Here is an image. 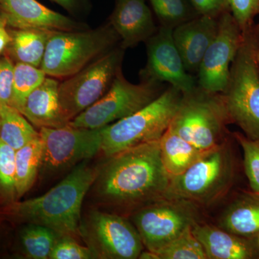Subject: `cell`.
Instances as JSON below:
<instances>
[{"mask_svg": "<svg viewBox=\"0 0 259 259\" xmlns=\"http://www.w3.org/2000/svg\"><path fill=\"white\" fill-rule=\"evenodd\" d=\"M107 158L98 166L92 187L100 203L138 209L166 197L171 177L162 162L159 141L127 148Z\"/></svg>", "mask_w": 259, "mask_h": 259, "instance_id": "obj_1", "label": "cell"}, {"mask_svg": "<svg viewBox=\"0 0 259 259\" xmlns=\"http://www.w3.org/2000/svg\"><path fill=\"white\" fill-rule=\"evenodd\" d=\"M88 161L76 165L47 193L12 202L3 212L22 222L47 227L60 236L79 237L83 201L98 174V166H90Z\"/></svg>", "mask_w": 259, "mask_h": 259, "instance_id": "obj_2", "label": "cell"}, {"mask_svg": "<svg viewBox=\"0 0 259 259\" xmlns=\"http://www.w3.org/2000/svg\"><path fill=\"white\" fill-rule=\"evenodd\" d=\"M242 32L241 44L222 95L232 123L239 126L247 138L259 142L258 24H252Z\"/></svg>", "mask_w": 259, "mask_h": 259, "instance_id": "obj_3", "label": "cell"}, {"mask_svg": "<svg viewBox=\"0 0 259 259\" xmlns=\"http://www.w3.org/2000/svg\"><path fill=\"white\" fill-rule=\"evenodd\" d=\"M236 174V158L224 141L202 153L185 172L171 177L166 197L207 205L231 188Z\"/></svg>", "mask_w": 259, "mask_h": 259, "instance_id": "obj_4", "label": "cell"}, {"mask_svg": "<svg viewBox=\"0 0 259 259\" xmlns=\"http://www.w3.org/2000/svg\"><path fill=\"white\" fill-rule=\"evenodd\" d=\"M182 93L170 86L133 115L102 129L101 151L106 157L138 145L159 141L169 127Z\"/></svg>", "mask_w": 259, "mask_h": 259, "instance_id": "obj_5", "label": "cell"}, {"mask_svg": "<svg viewBox=\"0 0 259 259\" xmlns=\"http://www.w3.org/2000/svg\"><path fill=\"white\" fill-rule=\"evenodd\" d=\"M119 40L110 23L94 30L54 31L40 68L48 76L69 77L115 49Z\"/></svg>", "mask_w": 259, "mask_h": 259, "instance_id": "obj_6", "label": "cell"}, {"mask_svg": "<svg viewBox=\"0 0 259 259\" xmlns=\"http://www.w3.org/2000/svg\"><path fill=\"white\" fill-rule=\"evenodd\" d=\"M222 93H212L198 84L182 94L169 128L202 152L223 142L231 123Z\"/></svg>", "mask_w": 259, "mask_h": 259, "instance_id": "obj_7", "label": "cell"}, {"mask_svg": "<svg viewBox=\"0 0 259 259\" xmlns=\"http://www.w3.org/2000/svg\"><path fill=\"white\" fill-rule=\"evenodd\" d=\"M163 91V83L156 80L144 79L138 84L131 83L120 70L108 91L70 121L69 125L79 128H102L144 108Z\"/></svg>", "mask_w": 259, "mask_h": 259, "instance_id": "obj_8", "label": "cell"}, {"mask_svg": "<svg viewBox=\"0 0 259 259\" xmlns=\"http://www.w3.org/2000/svg\"><path fill=\"white\" fill-rule=\"evenodd\" d=\"M124 50L112 49L59 84L61 114L68 123L108 91L121 70Z\"/></svg>", "mask_w": 259, "mask_h": 259, "instance_id": "obj_9", "label": "cell"}, {"mask_svg": "<svg viewBox=\"0 0 259 259\" xmlns=\"http://www.w3.org/2000/svg\"><path fill=\"white\" fill-rule=\"evenodd\" d=\"M79 237L90 248L93 258H139L144 250L139 232L125 218L91 209L81 217Z\"/></svg>", "mask_w": 259, "mask_h": 259, "instance_id": "obj_10", "label": "cell"}, {"mask_svg": "<svg viewBox=\"0 0 259 259\" xmlns=\"http://www.w3.org/2000/svg\"><path fill=\"white\" fill-rule=\"evenodd\" d=\"M193 204L164 197L136 209L132 223L147 250L157 253L197 222Z\"/></svg>", "mask_w": 259, "mask_h": 259, "instance_id": "obj_11", "label": "cell"}, {"mask_svg": "<svg viewBox=\"0 0 259 259\" xmlns=\"http://www.w3.org/2000/svg\"><path fill=\"white\" fill-rule=\"evenodd\" d=\"M102 128L84 129L67 125L39 131L42 144L40 171L53 175L95 157L101 151Z\"/></svg>", "mask_w": 259, "mask_h": 259, "instance_id": "obj_12", "label": "cell"}, {"mask_svg": "<svg viewBox=\"0 0 259 259\" xmlns=\"http://www.w3.org/2000/svg\"><path fill=\"white\" fill-rule=\"evenodd\" d=\"M243 39V32L231 12L218 18L217 33L206 51L198 71L197 84L212 93L226 88L230 68Z\"/></svg>", "mask_w": 259, "mask_h": 259, "instance_id": "obj_13", "label": "cell"}, {"mask_svg": "<svg viewBox=\"0 0 259 259\" xmlns=\"http://www.w3.org/2000/svg\"><path fill=\"white\" fill-rule=\"evenodd\" d=\"M173 29L161 25L146 41L148 62L143 79L168 83L185 94L192 91L197 81L185 69L174 41Z\"/></svg>", "mask_w": 259, "mask_h": 259, "instance_id": "obj_14", "label": "cell"}, {"mask_svg": "<svg viewBox=\"0 0 259 259\" xmlns=\"http://www.w3.org/2000/svg\"><path fill=\"white\" fill-rule=\"evenodd\" d=\"M0 15L8 26L15 29H40L74 31L84 25L49 9L37 0H0Z\"/></svg>", "mask_w": 259, "mask_h": 259, "instance_id": "obj_15", "label": "cell"}, {"mask_svg": "<svg viewBox=\"0 0 259 259\" xmlns=\"http://www.w3.org/2000/svg\"><path fill=\"white\" fill-rule=\"evenodd\" d=\"M218 18L199 15L173 29L174 41L190 74L198 73L206 51L215 37Z\"/></svg>", "mask_w": 259, "mask_h": 259, "instance_id": "obj_16", "label": "cell"}, {"mask_svg": "<svg viewBox=\"0 0 259 259\" xmlns=\"http://www.w3.org/2000/svg\"><path fill=\"white\" fill-rule=\"evenodd\" d=\"M109 23L120 37L124 49L147 41L157 30L146 0H116Z\"/></svg>", "mask_w": 259, "mask_h": 259, "instance_id": "obj_17", "label": "cell"}, {"mask_svg": "<svg viewBox=\"0 0 259 259\" xmlns=\"http://www.w3.org/2000/svg\"><path fill=\"white\" fill-rule=\"evenodd\" d=\"M192 232L203 247L207 259L259 258L258 238H244L198 222L194 223Z\"/></svg>", "mask_w": 259, "mask_h": 259, "instance_id": "obj_18", "label": "cell"}, {"mask_svg": "<svg viewBox=\"0 0 259 259\" xmlns=\"http://www.w3.org/2000/svg\"><path fill=\"white\" fill-rule=\"evenodd\" d=\"M60 83L52 77L44 81L25 99L19 110L25 118L39 129L64 127L68 122L61 114L59 99Z\"/></svg>", "mask_w": 259, "mask_h": 259, "instance_id": "obj_19", "label": "cell"}, {"mask_svg": "<svg viewBox=\"0 0 259 259\" xmlns=\"http://www.w3.org/2000/svg\"><path fill=\"white\" fill-rule=\"evenodd\" d=\"M225 231L244 238L259 234V195L253 192L240 194L227 207L221 218Z\"/></svg>", "mask_w": 259, "mask_h": 259, "instance_id": "obj_20", "label": "cell"}, {"mask_svg": "<svg viewBox=\"0 0 259 259\" xmlns=\"http://www.w3.org/2000/svg\"><path fill=\"white\" fill-rule=\"evenodd\" d=\"M159 144L163 166L171 178L185 172L204 153L169 127L159 140Z\"/></svg>", "mask_w": 259, "mask_h": 259, "instance_id": "obj_21", "label": "cell"}, {"mask_svg": "<svg viewBox=\"0 0 259 259\" xmlns=\"http://www.w3.org/2000/svg\"><path fill=\"white\" fill-rule=\"evenodd\" d=\"M8 49L18 62L40 67L48 41L54 31L40 29H15L9 30Z\"/></svg>", "mask_w": 259, "mask_h": 259, "instance_id": "obj_22", "label": "cell"}, {"mask_svg": "<svg viewBox=\"0 0 259 259\" xmlns=\"http://www.w3.org/2000/svg\"><path fill=\"white\" fill-rule=\"evenodd\" d=\"M42 144L40 136L15 152V188L17 200L21 198L35 184L40 172Z\"/></svg>", "mask_w": 259, "mask_h": 259, "instance_id": "obj_23", "label": "cell"}, {"mask_svg": "<svg viewBox=\"0 0 259 259\" xmlns=\"http://www.w3.org/2000/svg\"><path fill=\"white\" fill-rule=\"evenodd\" d=\"M0 139L15 151L40 136L25 116L14 107H0Z\"/></svg>", "mask_w": 259, "mask_h": 259, "instance_id": "obj_24", "label": "cell"}, {"mask_svg": "<svg viewBox=\"0 0 259 259\" xmlns=\"http://www.w3.org/2000/svg\"><path fill=\"white\" fill-rule=\"evenodd\" d=\"M59 236L47 227L28 223L20 232L22 252L27 258H49Z\"/></svg>", "mask_w": 259, "mask_h": 259, "instance_id": "obj_25", "label": "cell"}, {"mask_svg": "<svg viewBox=\"0 0 259 259\" xmlns=\"http://www.w3.org/2000/svg\"><path fill=\"white\" fill-rule=\"evenodd\" d=\"M40 68L25 63L17 62L14 66L13 93L10 106L20 110L27 97L47 77Z\"/></svg>", "mask_w": 259, "mask_h": 259, "instance_id": "obj_26", "label": "cell"}, {"mask_svg": "<svg viewBox=\"0 0 259 259\" xmlns=\"http://www.w3.org/2000/svg\"><path fill=\"white\" fill-rule=\"evenodd\" d=\"M161 25L175 28L199 16L190 0H148Z\"/></svg>", "mask_w": 259, "mask_h": 259, "instance_id": "obj_27", "label": "cell"}, {"mask_svg": "<svg viewBox=\"0 0 259 259\" xmlns=\"http://www.w3.org/2000/svg\"><path fill=\"white\" fill-rule=\"evenodd\" d=\"M192 227L158 250L156 253L160 259H207L203 247L192 233Z\"/></svg>", "mask_w": 259, "mask_h": 259, "instance_id": "obj_28", "label": "cell"}, {"mask_svg": "<svg viewBox=\"0 0 259 259\" xmlns=\"http://www.w3.org/2000/svg\"><path fill=\"white\" fill-rule=\"evenodd\" d=\"M16 151L0 139V195L7 201H17L15 188Z\"/></svg>", "mask_w": 259, "mask_h": 259, "instance_id": "obj_29", "label": "cell"}, {"mask_svg": "<svg viewBox=\"0 0 259 259\" xmlns=\"http://www.w3.org/2000/svg\"><path fill=\"white\" fill-rule=\"evenodd\" d=\"M233 136L243 149L245 175L252 192L259 195V142L241 133H235Z\"/></svg>", "mask_w": 259, "mask_h": 259, "instance_id": "obj_30", "label": "cell"}, {"mask_svg": "<svg viewBox=\"0 0 259 259\" xmlns=\"http://www.w3.org/2000/svg\"><path fill=\"white\" fill-rule=\"evenodd\" d=\"M93 254L88 246L78 243L74 236H61L51 250L49 259H91Z\"/></svg>", "mask_w": 259, "mask_h": 259, "instance_id": "obj_31", "label": "cell"}, {"mask_svg": "<svg viewBox=\"0 0 259 259\" xmlns=\"http://www.w3.org/2000/svg\"><path fill=\"white\" fill-rule=\"evenodd\" d=\"M230 12L242 31L254 23L259 15V0H228Z\"/></svg>", "mask_w": 259, "mask_h": 259, "instance_id": "obj_32", "label": "cell"}, {"mask_svg": "<svg viewBox=\"0 0 259 259\" xmlns=\"http://www.w3.org/2000/svg\"><path fill=\"white\" fill-rule=\"evenodd\" d=\"M14 66L9 58L4 57L0 60V107L11 103Z\"/></svg>", "mask_w": 259, "mask_h": 259, "instance_id": "obj_33", "label": "cell"}, {"mask_svg": "<svg viewBox=\"0 0 259 259\" xmlns=\"http://www.w3.org/2000/svg\"><path fill=\"white\" fill-rule=\"evenodd\" d=\"M199 15L219 18L223 13L230 12L228 0H190Z\"/></svg>", "mask_w": 259, "mask_h": 259, "instance_id": "obj_34", "label": "cell"}, {"mask_svg": "<svg viewBox=\"0 0 259 259\" xmlns=\"http://www.w3.org/2000/svg\"><path fill=\"white\" fill-rule=\"evenodd\" d=\"M7 26L5 19L0 15V54L8 49L10 42V32L7 30Z\"/></svg>", "mask_w": 259, "mask_h": 259, "instance_id": "obj_35", "label": "cell"}, {"mask_svg": "<svg viewBox=\"0 0 259 259\" xmlns=\"http://www.w3.org/2000/svg\"><path fill=\"white\" fill-rule=\"evenodd\" d=\"M51 1L60 5L70 13H74L79 8L81 0H51Z\"/></svg>", "mask_w": 259, "mask_h": 259, "instance_id": "obj_36", "label": "cell"}, {"mask_svg": "<svg viewBox=\"0 0 259 259\" xmlns=\"http://www.w3.org/2000/svg\"><path fill=\"white\" fill-rule=\"evenodd\" d=\"M139 259H160L159 255L155 252L151 250H144L141 251V254L139 256Z\"/></svg>", "mask_w": 259, "mask_h": 259, "instance_id": "obj_37", "label": "cell"}, {"mask_svg": "<svg viewBox=\"0 0 259 259\" xmlns=\"http://www.w3.org/2000/svg\"><path fill=\"white\" fill-rule=\"evenodd\" d=\"M257 61H258L259 64V51H258V53H257Z\"/></svg>", "mask_w": 259, "mask_h": 259, "instance_id": "obj_38", "label": "cell"}, {"mask_svg": "<svg viewBox=\"0 0 259 259\" xmlns=\"http://www.w3.org/2000/svg\"><path fill=\"white\" fill-rule=\"evenodd\" d=\"M258 247H259V234L258 236Z\"/></svg>", "mask_w": 259, "mask_h": 259, "instance_id": "obj_39", "label": "cell"}, {"mask_svg": "<svg viewBox=\"0 0 259 259\" xmlns=\"http://www.w3.org/2000/svg\"><path fill=\"white\" fill-rule=\"evenodd\" d=\"M0 126H1V120H0Z\"/></svg>", "mask_w": 259, "mask_h": 259, "instance_id": "obj_40", "label": "cell"}, {"mask_svg": "<svg viewBox=\"0 0 259 259\" xmlns=\"http://www.w3.org/2000/svg\"><path fill=\"white\" fill-rule=\"evenodd\" d=\"M0 237H1V232H0Z\"/></svg>", "mask_w": 259, "mask_h": 259, "instance_id": "obj_41", "label": "cell"}, {"mask_svg": "<svg viewBox=\"0 0 259 259\" xmlns=\"http://www.w3.org/2000/svg\"><path fill=\"white\" fill-rule=\"evenodd\" d=\"M258 30H259V23H258Z\"/></svg>", "mask_w": 259, "mask_h": 259, "instance_id": "obj_42", "label": "cell"}, {"mask_svg": "<svg viewBox=\"0 0 259 259\" xmlns=\"http://www.w3.org/2000/svg\"></svg>", "mask_w": 259, "mask_h": 259, "instance_id": "obj_43", "label": "cell"}]
</instances>
